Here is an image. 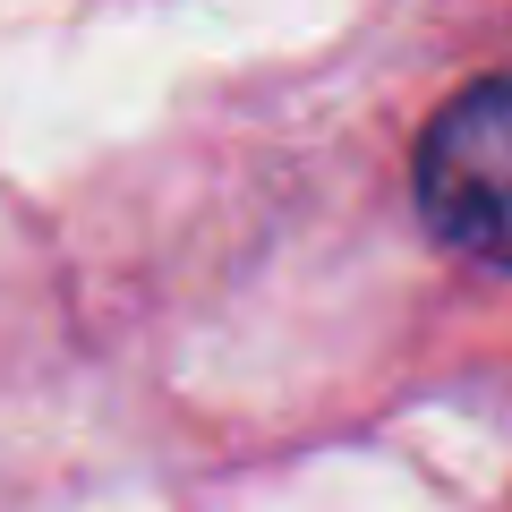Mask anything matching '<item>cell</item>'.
I'll list each match as a JSON object with an SVG mask.
<instances>
[{
	"label": "cell",
	"instance_id": "cell-1",
	"mask_svg": "<svg viewBox=\"0 0 512 512\" xmlns=\"http://www.w3.org/2000/svg\"><path fill=\"white\" fill-rule=\"evenodd\" d=\"M419 214L512 274V77L453 94L419 137Z\"/></svg>",
	"mask_w": 512,
	"mask_h": 512
}]
</instances>
